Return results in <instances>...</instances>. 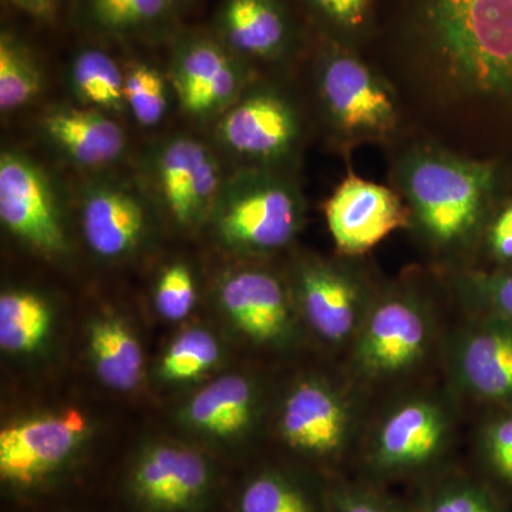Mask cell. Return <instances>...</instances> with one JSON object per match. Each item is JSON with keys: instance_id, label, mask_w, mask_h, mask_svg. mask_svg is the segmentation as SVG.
<instances>
[{"instance_id": "cell-7", "label": "cell", "mask_w": 512, "mask_h": 512, "mask_svg": "<svg viewBox=\"0 0 512 512\" xmlns=\"http://www.w3.org/2000/svg\"><path fill=\"white\" fill-rule=\"evenodd\" d=\"M316 84L326 119L346 140H376L396 130L392 90L359 57L329 50L320 59Z\"/></svg>"}, {"instance_id": "cell-29", "label": "cell", "mask_w": 512, "mask_h": 512, "mask_svg": "<svg viewBox=\"0 0 512 512\" xmlns=\"http://www.w3.org/2000/svg\"><path fill=\"white\" fill-rule=\"evenodd\" d=\"M220 357L217 339L204 329H191L175 339L161 362L160 373L171 382L195 379Z\"/></svg>"}, {"instance_id": "cell-16", "label": "cell", "mask_w": 512, "mask_h": 512, "mask_svg": "<svg viewBox=\"0 0 512 512\" xmlns=\"http://www.w3.org/2000/svg\"><path fill=\"white\" fill-rule=\"evenodd\" d=\"M86 433L76 410L12 424L0 431V476L29 487L49 476L72 456Z\"/></svg>"}, {"instance_id": "cell-10", "label": "cell", "mask_w": 512, "mask_h": 512, "mask_svg": "<svg viewBox=\"0 0 512 512\" xmlns=\"http://www.w3.org/2000/svg\"><path fill=\"white\" fill-rule=\"evenodd\" d=\"M0 220L40 254L67 251L60 191L45 168L20 151L5 150L0 156Z\"/></svg>"}, {"instance_id": "cell-30", "label": "cell", "mask_w": 512, "mask_h": 512, "mask_svg": "<svg viewBox=\"0 0 512 512\" xmlns=\"http://www.w3.org/2000/svg\"><path fill=\"white\" fill-rule=\"evenodd\" d=\"M241 512H316L306 491L279 474L266 473L245 487L239 501Z\"/></svg>"}, {"instance_id": "cell-21", "label": "cell", "mask_w": 512, "mask_h": 512, "mask_svg": "<svg viewBox=\"0 0 512 512\" xmlns=\"http://www.w3.org/2000/svg\"><path fill=\"white\" fill-rule=\"evenodd\" d=\"M208 467L200 454L178 447H157L141 458L134 471L138 497L158 510H183L207 488Z\"/></svg>"}, {"instance_id": "cell-14", "label": "cell", "mask_w": 512, "mask_h": 512, "mask_svg": "<svg viewBox=\"0 0 512 512\" xmlns=\"http://www.w3.org/2000/svg\"><path fill=\"white\" fill-rule=\"evenodd\" d=\"M330 235L342 254L357 256L412 224V212L396 191L348 174L325 202Z\"/></svg>"}, {"instance_id": "cell-6", "label": "cell", "mask_w": 512, "mask_h": 512, "mask_svg": "<svg viewBox=\"0 0 512 512\" xmlns=\"http://www.w3.org/2000/svg\"><path fill=\"white\" fill-rule=\"evenodd\" d=\"M167 76L185 116L201 123H215L249 87L247 60L214 32L175 33Z\"/></svg>"}, {"instance_id": "cell-18", "label": "cell", "mask_w": 512, "mask_h": 512, "mask_svg": "<svg viewBox=\"0 0 512 512\" xmlns=\"http://www.w3.org/2000/svg\"><path fill=\"white\" fill-rule=\"evenodd\" d=\"M43 136L70 163L106 171L126 156L127 136L116 117L83 106H59L40 121Z\"/></svg>"}, {"instance_id": "cell-24", "label": "cell", "mask_w": 512, "mask_h": 512, "mask_svg": "<svg viewBox=\"0 0 512 512\" xmlns=\"http://www.w3.org/2000/svg\"><path fill=\"white\" fill-rule=\"evenodd\" d=\"M90 355L101 382L111 389L133 390L143 376V350L123 322L103 319L90 329Z\"/></svg>"}, {"instance_id": "cell-28", "label": "cell", "mask_w": 512, "mask_h": 512, "mask_svg": "<svg viewBox=\"0 0 512 512\" xmlns=\"http://www.w3.org/2000/svg\"><path fill=\"white\" fill-rule=\"evenodd\" d=\"M477 453L487 476L512 494V409H494L477 434Z\"/></svg>"}, {"instance_id": "cell-35", "label": "cell", "mask_w": 512, "mask_h": 512, "mask_svg": "<svg viewBox=\"0 0 512 512\" xmlns=\"http://www.w3.org/2000/svg\"><path fill=\"white\" fill-rule=\"evenodd\" d=\"M323 19L343 29H356L366 19L369 0H308Z\"/></svg>"}, {"instance_id": "cell-33", "label": "cell", "mask_w": 512, "mask_h": 512, "mask_svg": "<svg viewBox=\"0 0 512 512\" xmlns=\"http://www.w3.org/2000/svg\"><path fill=\"white\" fill-rule=\"evenodd\" d=\"M195 282L190 268L173 264L161 274L156 286L157 311L168 320H181L194 308Z\"/></svg>"}, {"instance_id": "cell-3", "label": "cell", "mask_w": 512, "mask_h": 512, "mask_svg": "<svg viewBox=\"0 0 512 512\" xmlns=\"http://www.w3.org/2000/svg\"><path fill=\"white\" fill-rule=\"evenodd\" d=\"M303 215L305 201L291 178L276 167L242 165L225 175L208 221L222 245L259 255L288 247Z\"/></svg>"}, {"instance_id": "cell-32", "label": "cell", "mask_w": 512, "mask_h": 512, "mask_svg": "<svg viewBox=\"0 0 512 512\" xmlns=\"http://www.w3.org/2000/svg\"><path fill=\"white\" fill-rule=\"evenodd\" d=\"M461 285L481 315L512 322V271L468 275Z\"/></svg>"}, {"instance_id": "cell-34", "label": "cell", "mask_w": 512, "mask_h": 512, "mask_svg": "<svg viewBox=\"0 0 512 512\" xmlns=\"http://www.w3.org/2000/svg\"><path fill=\"white\" fill-rule=\"evenodd\" d=\"M332 512H407L403 505L363 485H343L332 495Z\"/></svg>"}, {"instance_id": "cell-8", "label": "cell", "mask_w": 512, "mask_h": 512, "mask_svg": "<svg viewBox=\"0 0 512 512\" xmlns=\"http://www.w3.org/2000/svg\"><path fill=\"white\" fill-rule=\"evenodd\" d=\"M453 434V412L440 397H407L393 404L376 424L367 446V464L380 476L416 473L443 457Z\"/></svg>"}, {"instance_id": "cell-22", "label": "cell", "mask_w": 512, "mask_h": 512, "mask_svg": "<svg viewBox=\"0 0 512 512\" xmlns=\"http://www.w3.org/2000/svg\"><path fill=\"white\" fill-rule=\"evenodd\" d=\"M256 394L245 377L228 375L195 394L188 406L192 426L217 437H235L254 419Z\"/></svg>"}, {"instance_id": "cell-4", "label": "cell", "mask_w": 512, "mask_h": 512, "mask_svg": "<svg viewBox=\"0 0 512 512\" xmlns=\"http://www.w3.org/2000/svg\"><path fill=\"white\" fill-rule=\"evenodd\" d=\"M436 339L433 311L412 291L376 296L352 345V370L366 383L409 376L429 357Z\"/></svg>"}, {"instance_id": "cell-15", "label": "cell", "mask_w": 512, "mask_h": 512, "mask_svg": "<svg viewBox=\"0 0 512 512\" xmlns=\"http://www.w3.org/2000/svg\"><path fill=\"white\" fill-rule=\"evenodd\" d=\"M454 379L468 396L512 409V322L480 315L454 339L450 350Z\"/></svg>"}, {"instance_id": "cell-1", "label": "cell", "mask_w": 512, "mask_h": 512, "mask_svg": "<svg viewBox=\"0 0 512 512\" xmlns=\"http://www.w3.org/2000/svg\"><path fill=\"white\" fill-rule=\"evenodd\" d=\"M397 183L423 237L433 247L456 249L470 244L483 227L497 168L423 147L403 158Z\"/></svg>"}, {"instance_id": "cell-25", "label": "cell", "mask_w": 512, "mask_h": 512, "mask_svg": "<svg viewBox=\"0 0 512 512\" xmlns=\"http://www.w3.org/2000/svg\"><path fill=\"white\" fill-rule=\"evenodd\" d=\"M45 73L28 43L15 33L0 35V110L23 109L43 92Z\"/></svg>"}, {"instance_id": "cell-17", "label": "cell", "mask_w": 512, "mask_h": 512, "mask_svg": "<svg viewBox=\"0 0 512 512\" xmlns=\"http://www.w3.org/2000/svg\"><path fill=\"white\" fill-rule=\"evenodd\" d=\"M220 301L235 326L259 345L291 338L293 318L284 284L265 269L244 268L225 276Z\"/></svg>"}, {"instance_id": "cell-20", "label": "cell", "mask_w": 512, "mask_h": 512, "mask_svg": "<svg viewBox=\"0 0 512 512\" xmlns=\"http://www.w3.org/2000/svg\"><path fill=\"white\" fill-rule=\"evenodd\" d=\"M214 35L244 60L281 59L292 42V28L278 0H222Z\"/></svg>"}, {"instance_id": "cell-19", "label": "cell", "mask_w": 512, "mask_h": 512, "mask_svg": "<svg viewBox=\"0 0 512 512\" xmlns=\"http://www.w3.org/2000/svg\"><path fill=\"white\" fill-rule=\"evenodd\" d=\"M194 0H76L74 18L99 39L133 40L177 33Z\"/></svg>"}, {"instance_id": "cell-12", "label": "cell", "mask_w": 512, "mask_h": 512, "mask_svg": "<svg viewBox=\"0 0 512 512\" xmlns=\"http://www.w3.org/2000/svg\"><path fill=\"white\" fill-rule=\"evenodd\" d=\"M350 394L328 380L305 379L292 387L279 416V433L293 450L323 460L339 458L356 434Z\"/></svg>"}, {"instance_id": "cell-2", "label": "cell", "mask_w": 512, "mask_h": 512, "mask_svg": "<svg viewBox=\"0 0 512 512\" xmlns=\"http://www.w3.org/2000/svg\"><path fill=\"white\" fill-rule=\"evenodd\" d=\"M429 26L451 76L512 100V0H430Z\"/></svg>"}, {"instance_id": "cell-9", "label": "cell", "mask_w": 512, "mask_h": 512, "mask_svg": "<svg viewBox=\"0 0 512 512\" xmlns=\"http://www.w3.org/2000/svg\"><path fill=\"white\" fill-rule=\"evenodd\" d=\"M215 140L244 165L276 167L301 143L302 120L295 104L272 87H248L215 121Z\"/></svg>"}, {"instance_id": "cell-31", "label": "cell", "mask_w": 512, "mask_h": 512, "mask_svg": "<svg viewBox=\"0 0 512 512\" xmlns=\"http://www.w3.org/2000/svg\"><path fill=\"white\" fill-rule=\"evenodd\" d=\"M420 512H505L497 494L471 480H451L439 485L424 501Z\"/></svg>"}, {"instance_id": "cell-37", "label": "cell", "mask_w": 512, "mask_h": 512, "mask_svg": "<svg viewBox=\"0 0 512 512\" xmlns=\"http://www.w3.org/2000/svg\"><path fill=\"white\" fill-rule=\"evenodd\" d=\"M8 2L30 18L42 20V22L55 19L60 5V0H8Z\"/></svg>"}, {"instance_id": "cell-26", "label": "cell", "mask_w": 512, "mask_h": 512, "mask_svg": "<svg viewBox=\"0 0 512 512\" xmlns=\"http://www.w3.org/2000/svg\"><path fill=\"white\" fill-rule=\"evenodd\" d=\"M49 305L32 292H8L0 296V346L10 353L39 348L50 328Z\"/></svg>"}, {"instance_id": "cell-13", "label": "cell", "mask_w": 512, "mask_h": 512, "mask_svg": "<svg viewBox=\"0 0 512 512\" xmlns=\"http://www.w3.org/2000/svg\"><path fill=\"white\" fill-rule=\"evenodd\" d=\"M295 295L309 328L332 346L352 345L375 298L355 272L319 259L299 265Z\"/></svg>"}, {"instance_id": "cell-11", "label": "cell", "mask_w": 512, "mask_h": 512, "mask_svg": "<svg viewBox=\"0 0 512 512\" xmlns=\"http://www.w3.org/2000/svg\"><path fill=\"white\" fill-rule=\"evenodd\" d=\"M151 197L141 183L97 174L80 190V225L93 254L109 261L134 254L146 241Z\"/></svg>"}, {"instance_id": "cell-36", "label": "cell", "mask_w": 512, "mask_h": 512, "mask_svg": "<svg viewBox=\"0 0 512 512\" xmlns=\"http://www.w3.org/2000/svg\"><path fill=\"white\" fill-rule=\"evenodd\" d=\"M488 244L498 261L512 262V202L503 208L491 224Z\"/></svg>"}, {"instance_id": "cell-27", "label": "cell", "mask_w": 512, "mask_h": 512, "mask_svg": "<svg viewBox=\"0 0 512 512\" xmlns=\"http://www.w3.org/2000/svg\"><path fill=\"white\" fill-rule=\"evenodd\" d=\"M124 73L127 113L133 116L138 126H158L167 116L171 94H174L167 73L146 62L133 63Z\"/></svg>"}, {"instance_id": "cell-5", "label": "cell", "mask_w": 512, "mask_h": 512, "mask_svg": "<svg viewBox=\"0 0 512 512\" xmlns=\"http://www.w3.org/2000/svg\"><path fill=\"white\" fill-rule=\"evenodd\" d=\"M225 175L214 148L190 134L160 138L141 158L140 183L183 229L210 220Z\"/></svg>"}, {"instance_id": "cell-23", "label": "cell", "mask_w": 512, "mask_h": 512, "mask_svg": "<svg viewBox=\"0 0 512 512\" xmlns=\"http://www.w3.org/2000/svg\"><path fill=\"white\" fill-rule=\"evenodd\" d=\"M126 73L110 53L100 47H83L67 70V83L79 106L103 111L111 117L127 113L124 97Z\"/></svg>"}]
</instances>
